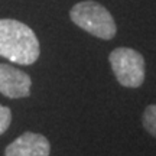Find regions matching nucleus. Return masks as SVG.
<instances>
[{
  "instance_id": "nucleus-1",
  "label": "nucleus",
  "mask_w": 156,
  "mask_h": 156,
  "mask_svg": "<svg viewBox=\"0 0 156 156\" xmlns=\"http://www.w3.org/2000/svg\"><path fill=\"white\" fill-rule=\"evenodd\" d=\"M39 54V41L26 23L0 19V56L17 65H32L38 61Z\"/></svg>"
},
{
  "instance_id": "nucleus-2",
  "label": "nucleus",
  "mask_w": 156,
  "mask_h": 156,
  "mask_svg": "<svg viewBox=\"0 0 156 156\" xmlns=\"http://www.w3.org/2000/svg\"><path fill=\"white\" fill-rule=\"evenodd\" d=\"M69 17L78 28L95 38L110 41L116 36L117 26L112 13L94 0H84L74 5Z\"/></svg>"
},
{
  "instance_id": "nucleus-3",
  "label": "nucleus",
  "mask_w": 156,
  "mask_h": 156,
  "mask_svg": "<svg viewBox=\"0 0 156 156\" xmlns=\"http://www.w3.org/2000/svg\"><path fill=\"white\" fill-rule=\"evenodd\" d=\"M112 69L117 81L126 88L140 87L146 77V64L143 55L132 48H116L108 55Z\"/></svg>"
},
{
  "instance_id": "nucleus-4",
  "label": "nucleus",
  "mask_w": 156,
  "mask_h": 156,
  "mask_svg": "<svg viewBox=\"0 0 156 156\" xmlns=\"http://www.w3.org/2000/svg\"><path fill=\"white\" fill-rule=\"evenodd\" d=\"M32 80L28 74L9 64H0V93L9 98H25L30 95Z\"/></svg>"
},
{
  "instance_id": "nucleus-5",
  "label": "nucleus",
  "mask_w": 156,
  "mask_h": 156,
  "mask_svg": "<svg viewBox=\"0 0 156 156\" xmlns=\"http://www.w3.org/2000/svg\"><path fill=\"white\" fill-rule=\"evenodd\" d=\"M49 140L44 134L25 132L6 147L5 156H49Z\"/></svg>"
},
{
  "instance_id": "nucleus-6",
  "label": "nucleus",
  "mask_w": 156,
  "mask_h": 156,
  "mask_svg": "<svg viewBox=\"0 0 156 156\" xmlns=\"http://www.w3.org/2000/svg\"><path fill=\"white\" fill-rule=\"evenodd\" d=\"M142 123L146 132L156 137V104H151L145 108L143 117H142Z\"/></svg>"
},
{
  "instance_id": "nucleus-7",
  "label": "nucleus",
  "mask_w": 156,
  "mask_h": 156,
  "mask_svg": "<svg viewBox=\"0 0 156 156\" xmlns=\"http://www.w3.org/2000/svg\"><path fill=\"white\" fill-rule=\"evenodd\" d=\"M12 123V112L9 107L0 104V134H3L9 129Z\"/></svg>"
}]
</instances>
